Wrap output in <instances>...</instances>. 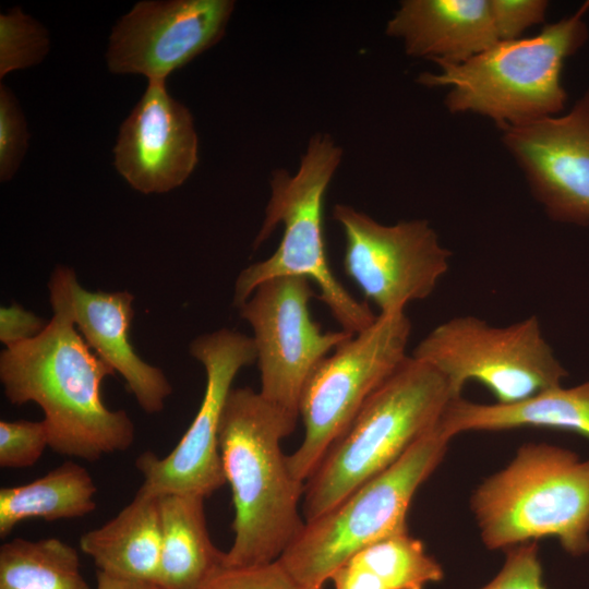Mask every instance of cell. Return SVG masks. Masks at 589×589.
<instances>
[{
  "label": "cell",
  "mask_w": 589,
  "mask_h": 589,
  "mask_svg": "<svg viewBox=\"0 0 589 589\" xmlns=\"http://www.w3.org/2000/svg\"><path fill=\"white\" fill-rule=\"evenodd\" d=\"M160 544L159 496L141 488L113 518L80 539L99 572L155 585Z\"/></svg>",
  "instance_id": "19"
},
{
  "label": "cell",
  "mask_w": 589,
  "mask_h": 589,
  "mask_svg": "<svg viewBox=\"0 0 589 589\" xmlns=\"http://www.w3.org/2000/svg\"><path fill=\"white\" fill-rule=\"evenodd\" d=\"M296 418L250 387L232 388L219 428V450L235 507V539L225 565L277 561L302 530L304 482L291 473L280 442Z\"/></svg>",
  "instance_id": "2"
},
{
  "label": "cell",
  "mask_w": 589,
  "mask_h": 589,
  "mask_svg": "<svg viewBox=\"0 0 589 589\" xmlns=\"http://www.w3.org/2000/svg\"><path fill=\"white\" fill-rule=\"evenodd\" d=\"M49 446L47 426L41 421H0V466L25 468L34 465Z\"/></svg>",
  "instance_id": "25"
},
{
  "label": "cell",
  "mask_w": 589,
  "mask_h": 589,
  "mask_svg": "<svg viewBox=\"0 0 589 589\" xmlns=\"http://www.w3.org/2000/svg\"><path fill=\"white\" fill-rule=\"evenodd\" d=\"M310 279L286 276L256 287L239 308L253 329L262 397L299 418L303 387L318 363L352 334L323 332L310 314Z\"/></svg>",
  "instance_id": "10"
},
{
  "label": "cell",
  "mask_w": 589,
  "mask_h": 589,
  "mask_svg": "<svg viewBox=\"0 0 589 589\" xmlns=\"http://www.w3.org/2000/svg\"><path fill=\"white\" fill-rule=\"evenodd\" d=\"M386 34L435 63L464 62L500 41L490 0H405Z\"/></svg>",
  "instance_id": "17"
},
{
  "label": "cell",
  "mask_w": 589,
  "mask_h": 589,
  "mask_svg": "<svg viewBox=\"0 0 589 589\" xmlns=\"http://www.w3.org/2000/svg\"><path fill=\"white\" fill-rule=\"evenodd\" d=\"M410 333L405 311L382 313L318 363L299 402L303 441L287 456L297 480L306 481L369 397L408 358Z\"/></svg>",
  "instance_id": "8"
},
{
  "label": "cell",
  "mask_w": 589,
  "mask_h": 589,
  "mask_svg": "<svg viewBox=\"0 0 589 589\" xmlns=\"http://www.w3.org/2000/svg\"><path fill=\"white\" fill-rule=\"evenodd\" d=\"M28 131L23 111L10 88L0 85V180H11L24 158Z\"/></svg>",
  "instance_id": "27"
},
{
  "label": "cell",
  "mask_w": 589,
  "mask_h": 589,
  "mask_svg": "<svg viewBox=\"0 0 589 589\" xmlns=\"http://www.w3.org/2000/svg\"><path fill=\"white\" fill-rule=\"evenodd\" d=\"M495 28L501 40L520 38L529 27L544 21L545 0H490Z\"/></svg>",
  "instance_id": "29"
},
{
  "label": "cell",
  "mask_w": 589,
  "mask_h": 589,
  "mask_svg": "<svg viewBox=\"0 0 589 589\" xmlns=\"http://www.w3.org/2000/svg\"><path fill=\"white\" fill-rule=\"evenodd\" d=\"M442 578L441 565L408 531L363 548L330 577L335 589H424Z\"/></svg>",
  "instance_id": "21"
},
{
  "label": "cell",
  "mask_w": 589,
  "mask_h": 589,
  "mask_svg": "<svg viewBox=\"0 0 589 589\" xmlns=\"http://www.w3.org/2000/svg\"><path fill=\"white\" fill-rule=\"evenodd\" d=\"M411 357L437 370L455 396H461L464 386L476 381L497 404L516 402L561 386L567 375L536 316L507 326H493L473 315L455 316L423 337Z\"/></svg>",
  "instance_id": "9"
},
{
  "label": "cell",
  "mask_w": 589,
  "mask_h": 589,
  "mask_svg": "<svg viewBox=\"0 0 589 589\" xmlns=\"http://www.w3.org/2000/svg\"><path fill=\"white\" fill-rule=\"evenodd\" d=\"M438 425L450 440L466 431L550 428L589 438V381L576 387L545 389L512 404H476L461 396L449 401Z\"/></svg>",
  "instance_id": "18"
},
{
  "label": "cell",
  "mask_w": 589,
  "mask_h": 589,
  "mask_svg": "<svg viewBox=\"0 0 589 589\" xmlns=\"http://www.w3.org/2000/svg\"><path fill=\"white\" fill-rule=\"evenodd\" d=\"M204 500L194 494L159 496L158 589H199L225 564L226 552L218 550L209 537Z\"/></svg>",
  "instance_id": "20"
},
{
  "label": "cell",
  "mask_w": 589,
  "mask_h": 589,
  "mask_svg": "<svg viewBox=\"0 0 589 589\" xmlns=\"http://www.w3.org/2000/svg\"><path fill=\"white\" fill-rule=\"evenodd\" d=\"M333 217L345 235V273L380 314L428 298L449 268L452 252L424 219L384 225L344 204Z\"/></svg>",
  "instance_id": "11"
},
{
  "label": "cell",
  "mask_w": 589,
  "mask_h": 589,
  "mask_svg": "<svg viewBox=\"0 0 589 589\" xmlns=\"http://www.w3.org/2000/svg\"><path fill=\"white\" fill-rule=\"evenodd\" d=\"M115 166L134 190L165 193L180 187L199 163V139L190 110L151 81L119 128Z\"/></svg>",
  "instance_id": "15"
},
{
  "label": "cell",
  "mask_w": 589,
  "mask_h": 589,
  "mask_svg": "<svg viewBox=\"0 0 589 589\" xmlns=\"http://www.w3.org/2000/svg\"><path fill=\"white\" fill-rule=\"evenodd\" d=\"M588 10L586 1L536 36L501 40L460 63L436 62L438 71L421 73L418 82L448 87L445 106L450 112L490 118L501 130L555 116L567 99L563 64L588 39Z\"/></svg>",
  "instance_id": "3"
},
{
  "label": "cell",
  "mask_w": 589,
  "mask_h": 589,
  "mask_svg": "<svg viewBox=\"0 0 589 589\" xmlns=\"http://www.w3.org/2000/svg\"><path fill=\"white\" fill-rule=\"evenodd\" d=\"M97 486L88 471L68 460L33 482L0 490V536L22 520L76 518L96 508Z\"/></svg>",
  "instance_id": "22"
},
{
  "label": "cell",
  "mask_w": 589,
  "mask_h": 589,
  "mask_svg": "<svg viewBox=\"0 0 589 589\" xmlns=\"http://www.w3.org/2000/svg\"><path fill=\"white\" fill-rule=\"evenodd\" d=\"M502 141L550 218L589 224V91L563 116L503 129Z\"/></svg>",
  "instance_id": "14"
},
{
  "label": "cell",
  "mask_w": 589,
  "mask_h": 589,
  "mask_svg": "<svg viewBox=\"0 0 589 589\" xmlns=\"http://www.w3.org/2000/svg\"><path fill=\"white\" fill-rule=\"evenodd\" d=\"M96 589H158L153 582L130 580L97 572Z\"/></svg>",
  "instance_id": "31"
},
{
  "label": "cell",
  "mask_w": 589,
  "mask_h": 589,
  "mask_svg": "<svg viewBox=\"0 0 589 589\" xmlns=\"http://www.w3.org/2000/svg\"><path fill=\"white\" fill-rule=\"evenodd\" d=\"M491 550L555 537L565 551H589V459L549 444L522 445L512 462L471 496Z\"/></svg>",
  "instance_id": "6"
},
{
  "label": "cell",
  "mask_w": 589,
  "mask_h": 589,
  "mask_svg": "<svg viewBox=\"0 0 589 589\" xmlns=\"http://www.w3.org/2000/svg\"><path fill=\"white\" fill-rule=\"evenodd\" d=\"M456 397L437 370L408 356L369 397L304 482L305 522L397 461L437 425Z\"/></svg>",
  "instance_id": "4"
},
{
  "label": "cell",
  "mask_w": 589,
  "mask_h": 589,
  "mask_svg": "<svg viewBox=\"0 0 589 589\" xmlns=\"http://www.w3.org/2000/svg\"><path fill=\"white\" fill-rule=\"evenodd\" d=\"M75 278L67 266L55 268L48 283L52 317L36 337L1 352L0 381L11 404L33 401L43 409L52 450L95 461L128 449L134 424L124 410H111L103 400L101 384L115 371L75 326Z\"/></svg>",
  "instance_id": "1"
},
{
  "label": "cell",
  "mask_w": 589,
  "mask_h": 589,
  "mask_svg": "<svg viewBox=\"0 0 589 589\" xmlns=\"http://www.w3.org/2000/svg\"><path fill=\"white\" fill-rule=\"evenodd\" d=\"M190 353L205 370L206 385L200 408L176 447L165 457L143 452L135 467L143 476L141 489L160 496H209L226 483L219 450L224 408L238 372L256 360L252 337L220 328L196 337Z\"/></svg>",
  "instance_id": "12"
},
{
  "label": "cell",
  "mask_w": 589,
  "mask_h": 589,
  "mask_svg": "<svg viewBox=\"0 0 589 589\" xmlns=\"http://www.w3.org/2000/svg\"><path fill=\"white\" fill-rule=\"evenodd\" d=\"M199 589H306L279 563L229 566L215 570Z\"/></svg>",
  "instance_id": "26"
},
{
  "label": "cell",
  "mask_w": 589,
  "mask_h": 589,
  "mask_svg": "<svg viewBox=\"0 0 589 589\" xmlns=\"http://www.w3.org/2000/svg\"><path fill=\"white\" fill-rule=\"evenodd\" d=\"M134 297L128 291L104 292L72 284L75 326L92 350L124 380L140 407L160 412L172 387L164 372L140 358L130 341Z\"/></svg>",
  "instance_id": "16"
},
{
  "label": "cell",
  "mask_w": 589,
  "mask_h": 589,
  "mask_svg": "<svg viewBox=\"0 0 589 589\" xmlns=\"http://www.w3.org/2000/svg\"><path fill=\"white\" fill-rule=\"evenodd\" d=\"M480 589H546L537 542L521 543L506 550L500 573Z\"/></svg>",
  "instance_id": "28"
},
{
  "label": "cell",
  "mask_w": 589,
  "mask_h": 589,
  "mask_svg": "<svg viewBox=\"0 0 589 589\" xmlns=\"http://www.w3.org/2000/svg\"><path fill=\"white\" fill-rule=\"evenodd\" d=\"M448 442L437 423L392 466L328 512L306 521L279 563L306 589H322L354 553L407 532L411 500L443 459Z\"/></svg>",
  "instance_id": "7"
},
{
  "label": "cell",
  "mask_w": 589,
  "mask_h": 589,
  "mask_svg": "<svg viewBox=\"0 0 589 589\" xmlns=\"http://www.w3.org/2000/svg\"><path fill=\"white\" fill-rule=\"evenodd\" d=\"M48 51V32L39 22L17 7L0 15L1 79L40 63Z\"/></svg>",
  "instance_id": "24"
},
{
  "label": "cell",
  "mask_w": 589,
  "mask_h": 589,
  "mask_svg": "<svg viewBox=\"0 0 589 589\" xmlns=\"http://www.w3.org/2000/svg\"><path fill=\"white\" fill-rule=\"evenodd\" d=\"M233 8L230 0L140 1L112 28L108 69L166 82L221 39Z\"/></svg>",
  "instance_id": "13"
},
{
  "label": "cell",
  "mask_w": 589,
  "mask_h": 589,
  "mask_svg": "<svg viewBox=\"0 0 589 589\" xmlns=\"http://www.w3.org/2000/svg\"><path fill=\"white\" fill-rule=\"evenodd\" d=\"M342 151L328 134L311 137L294 175L274 170L271 197L254 248L261 245L279 224L284 233L276 251L239 274L233 304L240 306L262 283L286 276L310 279L318 298L329 309L341 329L357 334L376 318L366 302L358 301L337 280L328 264L323 230L324 195Z\"/></svg>",
  "instance_id": "5"
},
{
  "label": "cell",
  "mask_w": 589,
  "mask_h": 589,
  "mask_svg": "<svg viewBox=\"0 0 589 589\" xmlns=\"http://www.w3.org/2000/svg\"><path fill=\"white\" fill-rule=\"evenodd\" d=\"M0 589H89L77 551L47 538L14 539L0 548Z\"/></svg>",
  "instance_id": "23"
},
{
  "label": "cell",
  "mask_w": 589,
  "mask_h": 589,
  "mask_svg": "<svg viewBox=\"0 0 589 589\" xmlns=\"http://www.w3.org/2000/svg\"><path fill=\"white\" fill-rule=\"evenodd\" d=\"M46 325L41 317L15 302L0 308V341L5 348L36 337Z\"/></svg>",
  "instance_id": "30"
}]
</instances>
